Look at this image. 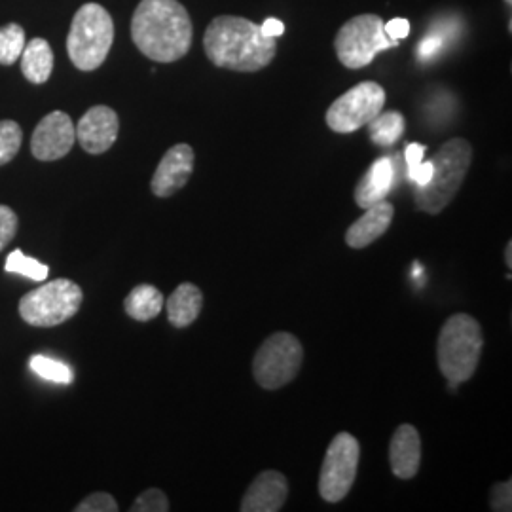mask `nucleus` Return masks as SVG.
I'll use <instances>...</instances> for the list:
<instances>
[{
  "instance_id": "1",
  "label": "nucleus",
  "mask_w": 512,
  "mask_h": 512,
  "mask_svg": "<svg viewBox=\"0 0 512 512\" xmlns=\"http://www.w3.org/2000/svg\"><path fill=\"white\" fill-rule=\"evenodd\" d=\"M131 38L156 63H175L192 48L194 27L179 0H141L131 19Z\"/></svg>"
},
{
  "instance_id": "2",
  "label": "nucleus",
  "mask_w": 512,
  "mask_h": 512,
  "mask_svg": "<svg viewBox=\"0 0 512 512\" xmlns=\"http://www.w3.org/2000/svg\"><path fill=\"white\" fill-rule=\"evenodd\" d=\"M203 50L219 69L256 73L274 61L277 38L264 37L260 25L249 19L217 16L205 29Z\"/></svg>"
},
{
  "instance_id": "3",
  "label": "nucleus",
  "mask_w": 512,
  "mask_h": 512,
  "mask_svg": "<svg viewBox=\"0 0 512 512\" xmlns=\"http://www.w3.org/2000/svg\"><path fill=\"white\" fill-rule=\"evenodd\" d=\"M471 164L473 147L467 139L456 137L446 141L431 158L433 175L429 183L416 186V207L429 215L442 213L458 196Z\"/></svg>"
},
{
  "instance_id": "4",
  "label": "nucleus",
  "mask_w": 512,
  "mask_h": 512,
  "mask_svg": "<svg viewBox=\"0 0 512 512\" xmlns=\"http://www.w3.org/2000/svg\"><path fill=\"white\" fill-rule=\"evenodd\" d=\"M484 348L480 323L467 313L452 315L440 329L439 368L450 384H463L476 372Z\"/></svg>"
},
{
  "instance_id": "5",
  "label": "nucleus",
  "mask_w": 512,
  "mask_h": 512,
  "mask_svg": "<svg viewBox=\"0 0 512 512\" xmlns=\"http://www.w3.org/2000/svg\"><path fill=\"white\" fill-rule=\"evenodd\" d=\"M114 42V21L109 12L95 2L80 6L74 14L67 37V52L74 67L80 71L99 69Z\"/></svg>"
},
{
  "instance_id": "6",
  "label": "nucleus",
  "mask_w": 512,
  "mask_h": 512,
  "mask_svg": "<svg viewBox=\"0 0 512 512\" xmlns=\"http://www.w3.org/2000/svg\"><path fill=\"white\" fill-rule=\"evenodd\" d=\"M397 46L399 40L387 37L384 19L376 14H361L349 19L334 38V52L338 61L351 71L363 69L374 61L376 54Z\"/></svg>"
},
{
  "instance_id": "7",
  "label": "nucleus",
  "mask_w": 512,
  "mask_h": 512,
  "mask_svg": "<svg viewBox=\"0 0 512 512\" xmlns=\"http://www.w3.org/2000/svg\"><path fill=\"white\" fill-rule=\"evenodd\" d=\"M84 300L82 289L71 279L44 283L19 300V315L31 327H57L74 317Z\"/></svg>"
},
{
  "instance_id": "8",
  "label": "nucleus",
  "mask_w": 512,
  "mask_h": 512,
  "mask_svg": "<svg viewBox=\"0 0 512 512\" xmlns=\"http://www.w3.org/2000/svg\"><path fill=\"white\" fill-rule=\"evenodd\" d=\"M304 348L289 332H275L256 351L253 374L262 389L275 391L291 384L302 368Z\"/></svg>"
},
{
  "instance_id": "9",
  "label": "nucleus",
  "mask_w": 512,
  "mask_h": 512,
  "mask_svg": "<svg viewBox=\"0 0 512 512\" xmlns=\"http://www.w3.org/2000/svg\"><path fill=\"white\" fill-rule=\"evenodd\" d=\"M359 458L361 446L351 433L344 431L332 439L319 475V494L325 501L338 503L349 494L357 478Z\"/></svg>"
},
{
  "instance_id": "10",
  "label": "nucleus",
  "mask_w": 512,
  "mask_h": 512,
  "mask_svg": "<svg viewBox=\"0 0 512 512\" xmlns=\"http://www.w3.org/2000/svg\"><path fill=\"white\" fill-rule=\"evenodd\" d=\"M385 99V90L378 82H361L330 105L327 126L344 135L365 128L384 110Z\"/></svg>"
},
{
  "instance_id": "11",
  "label": "nucleus",
  "mask_w": 512,
  "mask_h": 512,
  "mask_svg": "<svg viewBox=\"0 0 512 512\" xmlns=\"http://www.w3.org/2000/svg\"><path fill=\"white\" fill-rule=\"evenodd\" d=\"M76 141V128L67 112L54 110L38 122L31 139V152L40 162L65 158Z\"/></svg>"
},
{
  "instance_id": "12",
  "label": "nucleus",
  "mask_w": 512,
  "mask_h": 512,
  "mask_svg": "<svg viewBox=\"0 0 512 512\" xmlns=\"http://www.w3.org/2000/svg\"><path fill=\"white\" fill-rule=\"evenodd\" d=\"M194 160V148L186 143L169 148L150 181L152 194L158 198H171L183 190L194 173Z\"/></svg>"
},
{
  "instance_id": "13",
  "label": "nucleus",
  "mask_w": 512,
  "mask_h": 512,
  "mask_svg": "<svg viewBox=\"0 0 512 512\" xmlns=\"http://www.w3.org/2000/svg\"><path fill=\"white\" fill-rule=\"evenodd\" d=\"M120 131V118L114 110L105 105H97L88 110L78 126H76V139L80 147L88 154H103L116 143Z\"/></svg>"
},
{
  "instance_id": "14",
  "label": "nucleus",
  "mask_w": 512,
  "mask_h": 512,
  "mask_svg": "<svg viewBox=\"0 0 512 512\" xmlns=\"http://www.w3.org/2000/svg\"><path fill=\"white\" fill-rule=\"evenodd\" d=\"M289 495V482L279 471H264L241 499V512H277L283 509Z\"/></svg>"
},
{
  "instance_id": "15",
  "label": "nucleus",
  "mask_w": 512,
  "mask_h": 512,
  "mask_svg": "<svg viewBox=\"0 0 512 512\" xmlns=\"http://www.w3.org/2000/svg\"><path fill=\"white\" fill-rule=\"evenodd\" d=\"M389 463L393 475L410 480L418 475L421 465V439L418 429L410 423L399 425L389 444Z\"/></svg>"
},
{
  "instance_id": "16",
  "label": "nucleus",
  "mask_w": 512,
  "mask_h": 512,
  "mask_svg": "<svg viewBox=\"0 0 512 512\" xmlns=\"http://www.w3.org/2000/svg\"><path fill=\"white\" fill-rule=\"evenodd\" d=\"M395 217V207L389 202L374 203L365 209V215L355 220L346 232V243L351 249H365L389 230Z\"/></svg>"
},
{
  "instance_id": "17",
  "label": "nucleus",
  "mask_w": 512,
  "mask_h": 512,
  "mask_svg": "<svg viewBox=\"0 0 512 512\" xmlns=\"http://www.w3.org/2000/svg\"><path fill=\"white\" fill-rule=\"evenodd\" d=\"M395 181V165L391 158H380L368 167L363 179L355 188V202L361 209L382 202Z\"/></svg>"
},
{
  "instance_id": "18",
  "label": "nucleus",
  "mask_w": 512,
  "mask_h": 512,
  "mask_svg": "<svg viewBox=\"0 0 512 512\" xmlns=\"http://www.w3.org/2000/svg\"><path fill=\"white\" fill-rule=\"evenodd\" d=\"M167 319L173 327L186 329L190 327L202 313L203 293L194 283L179 285L167 298Z\"/></svg>"
},
{
  "instance_id": "19",
  "label": "nucleus",
  "mask_w": 512,
  "mask_h": 512,
  "mask_svg": "<svg viewBox=\"0 0 512 512\" xmlns=\"http://www.w3.org/2000/svg\"><path fill=\"white\" fill-rule=\"evenodd\" d=\"M21 71L31 84H44L54 71V52L44 38H33L21 54Z\"/></svg>"
},
{
  "instance_id": "20",
  "label": "nucleus",
  "mask_w": 512,
  "mask_h": 512,
  "mask_svg": "<svg viewBox=\"0 0 512 512\" xmlns=\"http://www.w3.org/2000/svg\"><path fill=\"white\" fill-rule=\"evenodd\" d=\"M164 304V294L160 289L152 285H137L128 294L124 302V310L131 319L147 323L160 315V311L164 310Z\"/></svg>"
},
{
  "instance_id": "21",
  "label": "nucleus",
  "mask_w": 512,
  "mask_h": 512,
  "mask_svg": "<svg viewBox=\"0 0 512 512\" xmlns=\"http://www.w3.org/2000/svg\"><path fill=\"white\" fill-rule=\"evenodd\" d=\"M406 122L404 116L397 110H389V112H380L370 124H368V133L370 139L378 145V147H393L401 137H403Z\"/></svg>"
},
{
  "instance_id": "22",
  "label": "nucleus",
  "mask_w": 512,
  "mask_h": 512,
  "mask_svg": "<svg viewBox=\"0 0 512 512\" xmlns=\"http://www.w3.org/2000/svg\"><path fill=\"white\" fill-rule=\"evenodd\" d=\"M31 370L38 374L40 378L48 380V382H55V384L69 385L73 384L74 372L73 368L57 359H52L48 355H35L29 361Z\"/></svg>"
},
{
  "instance_id": "23",
  "label": "nucleus",
  "mask_w": 512,
  "mask_h": 512,
  "mask_svg": "<svg viewBox=\"0 0 512 512\" xmlns=\"http://www.w3.org/2000/svg\"><path fill=\"white\" fill-rule=\"evenodd\" d=\"M25 31L18 23L0 27V65H14L25 48Z\"/></svg>"
},
{
  "instance_id": "24",
  "label": "nucleus",
  "mask_w": 512,
  "mask_h": 512,
  "mask_svg": "<svg viewBox=\"0 0 512 512\" xmlns=\"http://www.w3.org/2000/svg\"><path fill=\"white\" fill-rule=\"evenodd\" d=\"M4 270L8 274H18L31 279V281H46V277L50 274V268L42 262H38L37 258L23 255L19 249L12 251L6 262H4Z\"/></svg>"
},
{
  "instance_id": "25",
  "label": "nucleus",
  "mask_w": 512,
  "mask_h": 512,
  "mask_svg": "<svg viewBox=\"0 0 512 512\" xmlns=\"http://www.w3.org/2000/svg\"><path fill=\"white\" fill-rule=\"evenodd\" d=\"M23 131L14 120L0 122V165H6L16 158L21 148Z\"/></svg>"
},
{
  "instance_id": "26",
  "label": "nucleus",
  "mask_w": 512,
  "mask_h": 512,
  "mask_svg": "<svg viewBox=\"0 0 512 512\" xmlns=\"http://www.w3.org/2000/svg\"><path fill=\"white\" fill-rule=\"evenodd\" d=\"M131 512H167L169 511V499L167 495L158 490V488H150L147 492L139 495L135 499V503L131 505Z\"/></svg>"
},
{
  "instance_id": "27",
  "label": "nucleus",
  "mask_w": 512,
  "mask_h": 512,
  "mask_svg": "<svg viewBox=\"0 0 512 512\" xmlns=\"http://www.w3.org/2000/svg\"><path fill=\"white\" fill-rule=\"evenodd\" d=\"M76 512H116L118 511V503L112 495L107 492H95L88 495L84 501H80L76 507Z\"/></svg>"
},
{
  "instance_id": "28",
  "label": "nucleus",
  "mask_w": 512,
  "mask_h": 512,
  "mask_svg": "<svg viewBox=\"0 0 512 512\" xmlns=\"http://www.w3.org/2000/svg\"><path fill=\"white\" fill-rule=\"evenodd\" d=\"M18 232V215L12 207L0 205V251L16 238Z\"/></svg>"
},
{
  "instance_id": "29",
  "label": "nucleus",
  "mask_w": 512,
  "mask_h": 512,
  "mask_svg": "<svg viewBox=\"0 0 512 512\" xmlns=\"http://www.w3.org/2000/svg\"><path fill=\"white\" fill-rule=\"evenodd\" d=\"M492 511L509 512L512 511V482H499L492 488V497H490Z\"/></svg>"
},
{
  "instance_id": "30",
  "label": "nucleus",
  "mask_w": 512,
  "mask_h": 512,
  "mask_svg": "<svg viewBox=\"0 0 512 512\" xmlns=\"http://www.w3.org/2000/svg\"><path fill=\"white\" fill-rule=\"evenodd\" d=\"M384 29L385 33H387V37L395 38V40L401 42L403 38L410 35V21L403 18L391 19V21L384 23Z\"/></svg>"
},
{
  "instance_id": "31",
  "label": "nucleus",
  "mask_w": 512,
  "mask_h": 512,
  "mask_svg": "<svg viewBox=\"0 0 512 512\" xmlns=\"http://www.w3.org/2000/svg\"><path fill=\"white\" fill-rule=\"evenodd\" d=\"M423 156H425V147L420 143H412V145L406 147L404 158H406V165H408V173L414 171L423 162Z\"/></svg>"
},
{
  "instance_id": "32",
  "label": "nucleus",
  "mask_w": 512,
  "mask_h": 512,
  "mask_svg": "<svg viewBox=\"0 0 512 512\" xmlns=\"http://www.w3.org/2000/svg\"><path fill=\"white\" fill-rule=\"evenodd\" d=\"M410 175V179L416 183V186H423V184L429 183V179H431V175H433V165H431V160L429 162H421L414 171H410L408 173Z\"/></svg>"
},
{
  "instance_id": "33",
  "label": "nucleus",
  "mask_w": 512,
  "mask_h": 512,
  "mask_svg": "<svg viewBox=\"0 0 512 512\" xmlns=\"http://www.w3.org/2000/svg\"><path fill=\"white\" fill-rule=\"evenodd\" d=\"M260 31L264 37L279 38L283 37V33H285V25L279 19L268 18L260 25Z\"/></svg>"
},
{
  "instance_id": "34",
  "label": "nucleus",
  "mask_w": 512,
  "mask_h": 512,
  "mask_svg": "<svg viewBox=\"0 0 512 512\" xmlns=\"http://www.w3.org/2000/svg\"><path fill=\"white\" fill-rule=\"evenodd\" d=\"M440 46H442V38L427 37L421 42L418 54H420V57H423V59H427V57H431V55L435 54L437 50H440Z\"/></svg>"
},
{
  "instance_id": "35",
  "label": "nucleus",
  "mask_w": 512,
  "mask_h": 512,
  "mask_svg": "<svg viewBox=\"0 0 512 512\" xmlns=\"http://www.w3.org/2000/svg\"><path fill=\"white\" fill-rule=\"evenodd\" d=\"M512 243L509 241L507 243V247H505V260H507V268L511 270L512 268Z\"/></svg>"
},
{
  "instance_id": "36",
  "label": "nucleus",
  "mask_w": 512,
  "mask_h": 512,
  "mask_svg": "<svg viewBox=\"0 0 512 512\" xmlns=\"http://www.w3.org/2000/svg\"><path fill=\"white\" fill-rule=\"evenodd\" d=\"M505 2H507V4H509V6H511L512 0H505Z\"/></svg>"
}]
</instances>
